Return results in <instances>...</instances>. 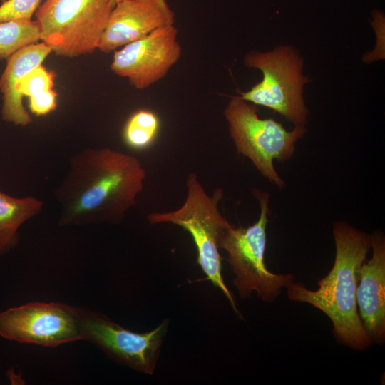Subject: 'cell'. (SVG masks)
<instances>
[{
	"instance_id": "5",
	"label": "cell",
	"mask_w": 385,
	"mask_h": 385,
	"mask_svg": "<svg viewBox=\"0 0 385 385\" xmlns=\"http://www.w3.org/2000/svg\"><path fill=\"white\" fill-rule=\"evenodd\" d=\"M257 106L232 96L224 111L230 135L239 154L250 160L259 173L279 188L285 182L277 172L274 161L291 158L296 143L306 132L295 125L289 131L274 118H260Z\"/></svg>"
},
{
	"instance_id": "8",
	"label": "cell",
	"mask_w": 385,
	"mask_h": 385,
	"mask_svg": "<svg viewBox=\"0 0 385 385\" xmlns=\"http://www.w3.org/2000/svg\"><path fill=\"white\" fill-rule=\"evenodd\" d=\"M169 319L154 329L135 332L114 322L107 316L81 309V335L115 361L136 371L152 375L168 332Z\"/></svg>"
},
{
	"instance_id": "1",
	"label": "cell",
	"mask_w": 385,
	"mask_h": 385,
	"mask_svg": "<svg viewBox=\"0 0 385 385\" xmlns=\"http://www.w3.org/2000/svg\"><path fill=\"white\" fill-rule=\"evenodd\" d=\"M145 172L137 158L111 148H86L70 160L54 195L60 226L119 224L136 204Z\"/></svg>"
},
{
	"instance_id": "10",
	"label": "cell",
	"mask_w": 385,
	"mask_h": 385,
	"mask_svg": "<svg viewBox=\"0 0 385 385\" xmlns=\"http://www.w3.org/2000/svg\"><path fill=\"white\" fill-rule=\"evenodd\" d=\"M181 56L178 29L172 25L115 50L111 68L143 90L165 78Z\"/></svg>"
},
{
	"instance_id": "17",
	"label": "cell",
	"mask_w": 385,
	"mask_h": 385,
	"mask_svg": "<svg viewBox=\"0 0 385 385\" xmlns=\"http://www.w3.org/2000/svg\"><path fill=\"white\" fill-rule=\"evenodd\" d=\"M57 93L53 89L43 91L29 98V107L36 115H43L56 108Z\"/></svg>"
},
{
	"instance_id": "11",
	"label": "cell",
	"mask_w": 385,
	"mask_h": 385,
	"mask_svg": "<svg viewBox=\"0 0 385 385\" xmlns=\"http://www.w3.org/2000/svg\"><path fill=\"white\" fill-rule=\"evenodd\" d=\"M174 24L175 13L167 0H120L110 14L98 48L108 53Z\"/></svg>"
},
{
	"instance_id": "19",
	"label": "cell",
	"mask_w": 385,
	"mask_h": 385,
	"mask_svg": "<svg viewBox=\"0 0 385 385\" xmlns=\"http://www.w3.org/2000/svg\"><path fill=\"white\" fill-rule=\"evenodd\" d=\"M6 0H0V1L2 3L4 1H5Z\"/></svg>"
},
{
	"instance_id": "6",
	"label": "cell",
	"mask_w": 385,
	"mask_h": 385,
	"mask_svg": "<svg viewBox=\"0 0 385 385\" xmlns=\"http://www.w3.org/2000/svg\"><path fill=\"white\" fill-rule=\"evenodd\" d=\"M247 67L259 69L262 80L249 91H238L242 100L273 110L294 125L304 126L309 111L303 89L309 78L302 73L303 59L295 48L280 46L267 52L251 51Z\"/></svg>"
},
{
	"instance_id": "9",
	"label": "cell",
	"mask_w": 385,
	"mask_h": 385,
	"mask_svg": "<svg viewBox=\"0 0 385 385\" xmlns=\"http://www.w3.org/2000/svg\"><path fill=\"white\" fill-rule=\"evenodd\" d=\"M0 336L46 347L82 340L81 309L44 302L9 308L0 312Z\"/></svg>"
},
{
	"instance_id": "3",
	"label": "cell",
	"mask_w": 385,
	"mask_h": 385,
	"mask_svg": "<svg viewBox=\"0 0 385 385\" xmlns=\"http://www.w3.org/2000/svg\"><path fill=\"white\" fill-rule=\"evenodd\" d=\"M260 213L257 222L246 227L230 224L218 240V248L227 253V261L235 274L232 284L242 299L255 292L265 302H272L294 282L292 274H274L265 264L266 227L269 222L270 196L254 188Z\"/></svg>"
},
{
	"instance_id": "18",
	"label": "cell",
	"mask_w": 385,
	"mask_h": 385,
	"mask_svg": "<svg viewBox=\"0 0 385 385\" xmlns=\"http://www.w3.org/2000/svg\"><path fill=\"white\" fill-rule=\"evenodd\" d=\"M120 0H111L112 3L115 5V4Z\"/></svg>"
},
{
	"instance_id": "2",
	"label": "cell",
	"mask_w": 385,
	"mask_h": 385,
	"mask_svg": "<svg viewBox=\"0 0 385 385\" xmlns=\"http://www.w3.org/2000/svg\"><path fill=\"white\" fill-rule=\"evenodd\" d=\"M335 257L328 274L312 291L302 282H292L287 289L290 300L308 303L323 312L333 324L337 342L362 351L373 343L359 317L356 299L358 270L371 249L370 235L344 221L333 225Z\"/></svg>"
},
{
	"instance_id": "4",
	"label": "cell",
	"mask_w": 385,
	"mask_h": 385,
	"mask_svg": "<svg viewBox=\"0 0 385 385\" xmlns=\"http://www.w3.org/2000/svg\"><path fill=\"white\" fill-rule=\"evenodd\" d=\"M186 187L187 196L180 208L165 212H152L147 215V219L152 225L172 223L178 225L191 235L197 248V264L207 279L223 292L235 312L242 318L222 274L218 240L230 224L218 209L222 190L217 188L210 197L195 173L188 174Z\"/></svg>"
},
{
	"instance_id": "16",
	"label": "cell",
	"mask_w": 385,
	"mask_h": 385,
	"mask_svg": "<svg viewBox=\"0 0 385 385\" xmlns=\"http://www.w3.org/2000/svg\"><path fill=\"white\" fill-rule=\"evenodd\" d=\"M41 0H6L0 5V22L31 19Z\"/></svg>"
},
{
	"instance_id": "13",
	"label": "cell",
	"mask_w": 385,
	"mask_h": 385,
	"mask_svg": "<svg viewBox=\"0 0 385 385\" xmlns=\"http://www.w3.org/2000/svg\"><path fill=\"white\" fill-rule=\"evenodd\" d=\"M42 207L43 202L34 197H14L0 190V257L16 245L19 229Z\"/></svg>"
},
{
	"instance_id": "7",
	"label": "cell",
	"mask_w": 385,
	"mask_h": 385,
	"mask_svg": "<svg viewBox=\"0 0 385 385\" xmlns=\"http://www.w3.org/2000/svg\"><path fill=\"white\" fill-rule=\"evenodd\" d=\"M114 6L111 0H46L36 12L41 40L60 56L91 53Z\"/></svg>"
},
{
	"instance_id": "14",
	"label": "cell",
	"mask_w": 385,
	"mask_h": 385,
	"mask_svg": "<svg viewBox=\"0 0 385 385\" xmlns=\"http://www.w3.org/2000/svg\"><path fill=\"white\" fill-rule=\"evenodd\" d=\"M41 31L36 20L0 22V60L8 59L21 48L38 43Z\"/></svg>"
},
{
	"instance_id": "15",
	"label": "cell",
	"mask_w": 385,
	"mask_h": 385,
	"mask_svg": "<svg viewBox=\"0 0 385 385\" xmlns=\"http://www.w3.org/2000/svg\"><path fill=\"white\" fill-rule=\"evenodd\" d=\"M159 128V118L154 112L139 110L126 122L123 130V138L130 147L143 149L154 141Z\"/></svg>"
},
{
	"instance_id": "12",
	"label": "cell",
	"mask_w": 385,
	"mask_h": 385,
	"mask_svg": "<svg viewBox=\"0 0 385 385\" xmlns=\"http://www.w3.org/2000/svg\"><path fill=\"white\" fill-rule=\"evenodd\" d=\"M371 237L372 257L358 270L356 292L359 314L372 343L385 341V236L380 230Z\"/></svg>"
}]
</instances>
